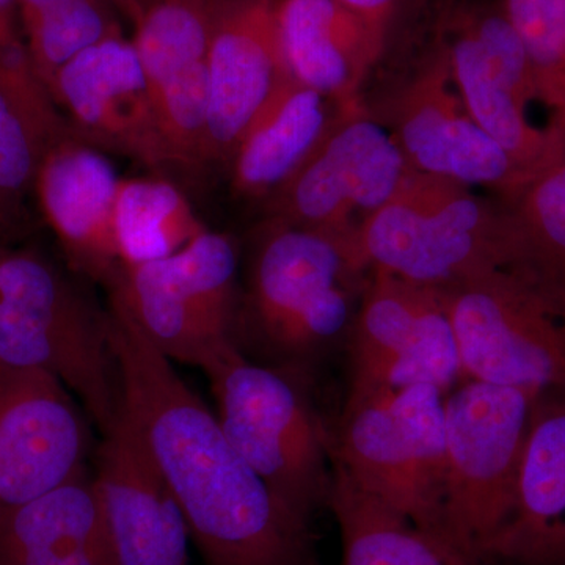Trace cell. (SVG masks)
<instances>
[{
	"label": "cell",
	"instance_id": "6da1fadb",
	"mask_svg": "<svg viewBox=\"0 0 565 565\" xmlns=\"http://www.w3.org/2000/svg\"><path fill=\"white\" fill-rule=\"evenodd\" d=\"M121 408L180 504L206 565H322L311 520L288 508L217 415L126 316L109 308Z\"/></svg>",
	"mask_w": 565,
	"mask_h": 565
},
{
	"label": "cell",
	"instance_id": "7a4b0ae2",
	"mask_svg": "<svg viewBox=\"0 0 565 565\" xmlns=\"http://www.w3.org/2000/svg\"><path fill=\"white\" fill-rule=\"evenodd\" d=\"M364 275L345 237L267 218L248 262L234 345L253 362L313 374L348 348Z\"/></svg>",
	"mask_w": 565,
	"mask_h": 565
},
{
	"label": "cell",
	"instance_id": "3957f363",
	"mask_svg": "<svg viewBox=\"0 0 565 565\" xmlns=\"http://www.w3.org/2000/svg\"><path fill=\"white\" fill-rule=\"evenodd\" d=\"M0 367L54 375L102 434L121 411L109 311L35 250L0 245Z\"/></svg>",
	"mask_w": 565,
	"mask_h": 565
},
{
	"label": "cell",
	"instance_id": "277c9868",
	"mask_svg": "<svg viewBox=\"0 0 565 565\" xmlns=\"http://www.w3.org/2000/svg\"><path fill=\"white\" fill-rule=\"evenodd\" d=\"M203 373L230 444L282 503L313 522L332 493L333 435L311 399V374L253 362L236 348Z\"/></svg>",
	"mask_w": 565,
	"mask_h": 565
},
{
	"label": "cell",
	"instance_id": "5b68a950",
	"mask_svg": "<svg viewBox=\"0 0 565 565\" xmlns=\"http://www.w3.org/2000/svg\"><path fill=\"white\" fill-rule=\"evenodd\" d=\"M503 210L470 185L408 170L396 192L349 239L363 273L446 288L501 269Z\"/></svg>",
	"mask_w": 565,
	"mask_h": 565
},
{
	"label": "cell",
	"instance_id": "8992f818",
	"mask_svg": "<svg viewBox=\"0 0 565 565\" xmlns=\"http://www.w3.org/2000/svg\"><path fill=\"white\" fill-rule=\"evenodd\" d=\"M332 460L353 484L449 544L440 388L415 385L348 394L333 435Z\"/></svg>",
	"mask_w": 565,
	"mask_h": 565
},
{
	"label": "cell",
	"instance_id": "52a82bcc",
	"mask_svg": "<svg viewBox=\"0 0 565 565\" xmlns=\"http://www.w3.org/2000/svg\"><path fill=\"white\" fill-rule=\"evenodd\" d=\"M541 392L470 379L445 396L446 534L473 565L511 512Z\"/></svg>",
	"mask_w": 565,
	"mask_h": 565
},
{
	"label": "cell",
	"instance_id": "ba28073f",
	"mask_svg": "<svg viewBox=\"0 0 565 565\" xmlns=\"http://www.w3.org/2000/svg\"><path fill=\"white\" fill-rule=\"evenodd\" d=\"M237 267L232 237L206 230L169 258L122 267L110 308L167 359L204 371L236 348Z\"/></svg>",
	"mask_w": 565,
	"mask_h": 565
},
{
	"label": "cell",
	"instance_id": "9c48e42d",
	"mask_svg": "<svg viewBox=\"0 0 565 565\" xmlns=\"http://www.w3.org/2000/svg\"><path fill=\"white\" fill-rule=\"evenodd\" d=\"M463 375L516 388H565V318L503 269L440 288Z\"/></svg>",
	"mask_w": 565,
	"mask_h": 565
},
{
	"label": "cell",
	"instance_id": "30bf717a",
	"mask_svg": "<svg viewBox=\"0 0 565 565\" xmlns=\"http://www.w3.org/2000/svg\"><path fill=\"white\" fill-rule=\"evenodd\" d=\"M411 167L393 134L364 107L337 111L307 161L267 199L269 221L351 239L396 192Z\"/></svg>",
	"mask_w": 565,
	"mask_h": 565
},
{
	"label": "cell",
	"instance_id": "8fae6325",
	"mask_svg": "<svg viewBox=\"0 0 565 565\" xmlns=\"http://www.w3.org/2000/svg\"><path fill=\"white\" fill-rule=\"evenodd\" d=\"M348 348V394L433 385L446 393L462 377L451 319L440 289L371 273Z\"/></svg>",
	"mask_w": 565,
	"mask_h": 565
},
{
	"label": "cell",
	"instance_id": "7c38bea8",
	"mask_svg": "<svg viewBox=\"0 0 565 565\" xmlns=\"http://www.w3.org/2000/svg\"><path fill=\"white\" fill-rule=\"evenodd\" d=\"M92 430L54 375L0 367V519L87 471Z\"/></svg>",
	"mask_w": 565,
	"mask_h": 565
},
{
	"label": "cell",
	"instance_id": "4fadbf2b",
	"mask_svg": "<svg viewBox=\"0 0 565 565\" xmlns=\"http://www.w3.org/2000/svg\"><path fill=\"white\" fill-rule=\"evenodd\" d=\"M390 128L415 172L484 185L514 199L531 178L468 114L445 46L394 96Z\"/></svg>",
	"mask_w": 565,
	"mask_h": 565
},
{
	"label": "cell",
	"instance_id": "5bb4252c",
	"mask_svg": "<svg viewBox=\"0 0 565 565\" xmlns=\"http://www.w3.org/2000/svg\"><path fill=\"white\" fill-rule=\"evenodd\" d=\"M50 90L70 131L85 143L150 170L172 166L139 54L122 33L71 58Z\"/></svg>",
	"mask_w": 565,
	"mask_h": 565
},
{
	"label": "cell",
	"instance_id": "9a60e30c",
	"mask_svg": "<svg viewBox=\"0 0 565 565\" xmlns=\"http://www.w3.org/2000/svg\"><path fill=\"white\" fill-rule=\"evenodd\" d=\"M215 0H152L134 18V46L167 151L182 169L207 163V47Z\"/></svg>",
	"mask_w": 565,
	"mask_h": 565
},
{
	"label": "cell",
	"instance_id": "2e32d148",
	"mask_svg": "<svg viewBox=\"0 0 565 565\" xmlns=\"http://www.w3.org/2000/svg\"><path fill=\"white\" fill-rule=\"evenodd\" d=\"M95 465L114 565H189L184 514L122 408L103 434Z\"/></svg>",
	"mask_w": 565,
	"mask_h": 565
},
{
	"label": "cell",
	"instance_id": "e0dca14e",
	"mask_svg": "<svg viewBox=\"0 0 565 565\" xmlns=\"http://www.w3.org/2000/svg\"><path fill=\"white\" fill-rule=\"evenodd\" d=\"M291 79L275 0H215L207 47V163H228L256 115Z\"/></svg>",
	"mask_w": 565,
	"mask_h": 565
},
{
	"label": "cell",
	"instance_id": "ac0fdd59",
	"mask_svg": "<svg viewBox=\"0 0 565 565\" xmlns=\"http://www.w3.org/2000/svg\"><path fill=\"white\" fill-rule=\"evenodd\" d=\"M120 182L102 150L68 131L44 151L33 185L70 266L106 288L122 269L114 232Z\"/></svg>",
	"mask_w": 565,
	"mask_h": 565
},
{
	"label": "cell",
	"instance_id": "d6986e66",
	"mask_svg": "<svg viewBox=\"0 0 565 565\" xmlns=\"http://www.w3.org/2000/svg\"><path fill=\"white\" fill-rule=\"evenodd\" d=\"M478 565H565V388L535 399L514 503Z\"/></svg>",
	"mask_w": 565,
	"mask_h": 565
},
{
	"label": "cell",
	"instance_id": "ffe728a7",
	"mask_svg": "<svg viewBox=\"0 0 565 565\" xmlns=\"http://www.w3.org/2000/svg\"><path fill=\"white\" fill-rule=\"evenodd\" d=\"M278 36L294 81L337 111L362 109L360 88L385 41L337 0H275Z\"/></svg>",
	"mask_w": 565,
	"mask_h": 565
},
{
	"label": "cell",
	"instance_id": "44dd1931",
	"mask_svg": "<svg viewBox=\"0 0 565 565\" xmlns=\"http://www.w3.org/2000/svg\"><path fill=\"white\" fill-rule=\"evenodd\" d=\"M0 565H114L88 470L0 519Z\"/></svg>",
	"mask_w": 565,
	"mask_h": 565
},
{
	"label": "cell",
	"instance_id": "7402d4cb",
	"mask_svg": "<svg viewBox=\"0 0 565 565\" xmlns=\"http://www.w3.org/2000/svg\"><path fill=\"white\" fill-rule=\"evenodd\" d=\"M334 106L294 79L275 93L241 137L228 166L233 191L267 200L285 184L329 131Z\"/></svg>",
	"mask_w": 565,
	"mask_h": 565
},
{
	"label": "cell",
	"instance_id": "603a6c76",
	"mask_svg": "<svg viewBox=\"0 0 565 565\" xmlns=\"http://www.w3.org/2000/svg\"><path fill=\"white\" fill-rule=\"evenodd\" d=\"M501 269L565 318V162L501 204Z\"/></svg>",
	"mask_w": 565,
	"mask_h": 565
},
{
	"label": "cell",
	"instance_id": "cb8c5ba5",
	"mask_svg": "<svg viewBox=\"0 0 565 565\" xmlns=\"http://www.w3.org/2000/svg\"><path fill=\"white\" fill-rule=\"evenodd\" d=\"M456 90L468 114L531 178L565 162V147L550 128L531 125L525 107L500 84L471 36L452 22V39L444 44Z\"/></svg>",
	"mask_w": 565,
	"mask_h": 565
},
{
	"label": "cell",
	"instance_id": "d4e9b609",
	"mask_svg": "<svg viewBox=\"0 0 565 565\" xmlns=\"http://www.w3.org/2000/svg\"><path fill=\"white\" fill-rule=\"evenodd\" d=\"M332 463L329 508L340 527L343 565H473L455 546L353 484Z\"/></svg>",
	"mask_w": 565,
	"mask_h": 565
},
{
	"label": "cell",
	"instance_id": "484cf974",
	"mask_svg": "<svg viewBox=\"0 0 565 565\" xmlns=\"http://www.w3.org/2000/svg\"><path fill=\"white\" fill-rule=\"evenodd\" d=\"M206 230L172 182L161 178L121 180L114 232L122 267L169 258Z\"/></svg>",
	"mask_w": 565,
	"mask_h": 565
},
{
	"label": "cell",
	"instance_id": "4316f807",
	"mask_svg": "<svg viewBox=\"0 0 565 565\" xmlns=\"http://www.w3.org/2000/svg\"><path fill=\"white\" fill-rule=\"evenodd\" d=\"M17 10L33 63L47 87L71 58L122 33L110 0H17Z\"/></svg>",
	"mask_w": 565,
	"mask_h": 565
},
{
	"label": "cell",
	"instance_id": "83f0119b",
	"mask_svg": "<svg viewBox=\"0 0 565 565\" xmlns=\"http://www.w3.org/2000/svg\"><path fill=\"white\" fill-rule=\"evenodd\" d=\"M525 44L535 98L548 110L546 128L565 147V0H501Z\"/></svg>",
	"mask_w": 565,
	"mask_h": 565
},
{
	"label": "cell",
	"instance_id": "f1b7e54d",
	"mask_svg": "<svg viewBox=\"0 0 565 565\" xmlns=\"http://www.w3.org/2000/svg\"><path fill=\"white\" fill-rule=\"evenodd\" d=\"M47 143L0 90V245L21 232L25 200L33 192Z\"/></svg>",
	"mask_w": 565,
	"mask_h": 565
},
{
	"label": "cell",
	"instance_id": "f546056e",
	"mask_svg": "<svg viewBox=\"0 0 565 565\" xmlns=\"http://www.w3.org/2000/svg\"><path fill=\"white\" fill-rule=\"evenodd\" d=\"M455 22L471 36L494 79L520 106L527 109L531 103L537 102L525 44L505 14L503 2L465 10Z\"/></svg>",
	"mask_w": 565,
	"mask_h": 565
},
{
	"label": "cell",
	"instance_id": "4dcf8cb0",
	"mask_svg": "<svg viewBox=\"0 0 565 565\" xmlns=\"http://www.w3.org/2000/svg\"><path fill=\"white\" fill-rule=\"evenodd\" d=\"M0 90L20 107L47 147L70 131L50 87L35 68L17 18L0 24Z\"/></svg>",
	"mask_w": 565,
	"mask_h": 565
},
{
	"label": "cell",
	"instance_id": "1f68e13d",
	"mask_svg": "<svg viewBox=\"0 0 565 565\" xmlns=\"http://www.w3.org/2000/svg\"><path fill=\"white\" fill-rule=\"evenodd\" d=\"M337 2L362 18L379 36L386 40L401 0H337Z\"/></svg>",
	"mask_w": 565,
	"mask_h": 565
},
{
	"label": "cell",
	"instance_id": "d6a6232c",
	"mask_svg": "<svg viewBox=\"0 0 565 565\" xmlns=\"http://www.w3.org/2000/svg\"><path fill=\"white\" fill-rule=\"evenodd\" d=\"M151 2L152 0H114V6L117 11H120V13L132 21L140 13V10Z\"/></svg>",
	"mask_w": 565,
	"mask_h": 565
},
{
	"label": "cell",
	"instance_id": "836d02e7",
	"mask_svg": "<svg viewBox=\"0 0 565 565\" xmlns=\"http://www.w3.org/2000/svg\"><path fill=\"white\" fill-rule=\"evenodd\" d=\"M17 14V0H0V24L13 20Z\"/></svg>",
	"mask_w": 565,
	"mask_h": 565
}]
</instances>
